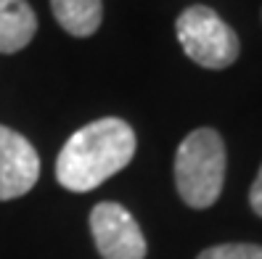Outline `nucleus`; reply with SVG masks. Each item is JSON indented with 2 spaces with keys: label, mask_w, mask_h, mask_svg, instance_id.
I'll use <instances>...</instances> for the list:
<instances>
[{
  "label": "nucleus",
  "mask_w": 262,
  "mask_h": 259,
  "mask_svg": "<svg viewBox=\"0 0 262 259\" xmlns=\"http://www.w3.org/2000/svg\"><path fill=\"white\" fill-rule=\"evenodd\" d=\"M135 156V132L125 119L106 116L80 127L56 159V180L67 191L88 193L125 170Z\"/></svg>",
  "instance_id": "1"
},
{
  "label": "nucleus",
  "mask_w": 262,
  "mask_h": 259,
  "mask_svg": "<svg viewBox=\"0 0 262 259\" xmlns=\"http://www.w3.org/2000/svg\"><path fill=\"white\" fill-rule=\"evenodd\" d=\"M225 182V143L212 127H199L175 154V185L191 209H207L220 199Z\"/></svg>",
  "instance_id": "2"
},
{
  "label": "nucleus",
  "mask_w": 262,
  "mask_h": 259,
  "mask_svg": "<svg viewBox=\"0 0 262 259\" xmlns=\"http://www.w3.org/2000/svg\"><path fill=\"white\" fill-rule=\"evenodd\" d=\"M175 32L186 56L204 69H225L238 58V35L207 6L183 11Z\"/></svg>",
  "instance_id": "3"
},
{
  "label": "nucleus",
  "mask_w": 262,
  "mask_h": 259,
  "mask_svg": "<svg viewBox=\"0 0 262 259\" xmlns=\"http://www.w3.org/2000/svg\"><path fill=\"white\" fill-rule=\"evenodd\" d=\"M90 230L103 259H143L146 238L135 217L117 201H101L90 211Z\"/></svg>",
  "instance_id": "4"
},
{
  "label": "nucleus",
  "mask_w": 262,
  "mask_h": 259,
  "mask_svg": "<svg viewBox=\"0 0 262 259\" xmlns=\"http://www.w3.org/2000/svg\"><path fill=\"white\" fill-rule=\"evenodd\" d=\"M40 177V156L35 146L16 130L0 125V201L29 193Z\"/></svg>",
  "instance_id": "5"
},
{
  "label": "nucleus",
  "mask_w": 262,
  "mask_h": 259,
  "mask_svg": "<svg viewBox=\"0 0 262 259\" xmlns=\"http://www.w3.org/2000/svg\"><path fill=\"white\" fill-rule=\"evenodd\" d=\"M35 32L37 16L27 0H0V53H19Z\"/></svg>",
  "instance_id": "6"
},
{
  "label": "nucleus",
  "mask_w": 262,
  "mask_h": 259,
  "mask_svg": "<svg viewBox=\"0 0 262 259\" xmlns=\"http://www.w3.org/2000/svg\"><path fill=\"white\" fill-rule=\"evenodd\" d=\"M51 8L61 29L72 37H90L103 19L101 0H51Z\"/></svg>",
  "instance_id": "7"
},
{
  "label": "nucleus",
  "mask_w": 262,
  "mask_h": 259,
  "mask_svg": "<svg viewBox=\"0 0 262 259\" xmlns=\"http://www.w3.org/2000/svg\"><path fill=\"white\" fill-rule=\"evenodd\" d=\"M196 259H262V246L257 243H220L209 246Z\"/></svg>",
  "instance_id": "8"
},
{
  "label": "nucleus",
  "mask_w": 262,
  "mask_h": 259,
  "mask_svg": "<svg viewBox=\"0 0 262 259\" xmlns=\"http://www.w3.org/2000/svg\"><path fill=\"white\" fill-rule=\"evenodd\" d=\"M249 204H252V209H254V215L262 217V167H259V172H257V177H254V182H252Z\"/></svg>",
  "instance_id": "9"
}]
</instances>
